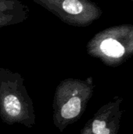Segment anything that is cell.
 <instances>
[{
  "instance_id": "1",
  "label": "cell",
  "mask_w": 133,
  "mask_h": 134,
  "mask_svg": "<svg viewBox=\"0 0 133 134\" xmlns=\"http://www.w3.org/2000/svg\"><path fill=\"white\" fill-rule=\"evenodd\" d=\"M24 82L19 73L0 68V118L9 125L31 128L35 123L34 110Z\"/></svg>"
},
{
  "instance_id": "3",
  "label": "cell",
  "mask_w": 133,
  "mask_h": 134,
  "mask_svg": "<svg viewBox=\"0 0 133 134\" xmlns=\"http://www.w3.org/2000/svg\"><path fill=\"white\" fill-rule=\"evenodd\" d=\"M89 56L108 67H118L133 57V24L114 25L96 33L87 43Z\"/></svg>"
},
{
  "instance_id": "6",
  "label": "cell",
  "mask_w": 133,
  "mask_h": 134,
  "mask_svg": "<svg viewBox=\"0 0 133 134\" xmlns=\"http://www.w3.org/2000/svg\"><path fill=\"white\" fill-rule=\"evenodd\" d=\"M29 9L27 6L22 9L0 13V27L22 23L27 19Z\"/></svg>"
},
{
  "instance_id": "7",
  "label": "cell",
  "mask_w": 133,
  "mask_h": 134,
  "mask_svg": "<svg viewBox=\"0 0 133 134\" xmlns=\"http://www.w3.org/2000/svg\"><path fill=\"white\" fill-rule=\"evenodd\" d=\"M26 6L19 0H0V13L22 9Z\"/></svg>"
},
{
  "instance_id": "4",
  "label": "cell",
  "mask_w": 133,
  "mask_h": 134,
  "mask_svg": "<svg viewBox=\"0 0 133 134\" xmlns=\"http://www.w3.org/2000/svg\"><path fill=\"white\" fill-rule=\"evenodd\" d=\"M63 23L74 27H88L103 14L101 8L91 0H32Z\"/></svg>"
},
{
  "instance_id": "2",
  "label": "cell",
  "mask_w": 133,
  "mask_h": 134,
  "mask_svg": "<svg viewBox=\"0 0 133 134\" xmlns=\"http://www.w3.org/2000/svg\"><path fill=\"white\" fill-rule=\"evenodd\" d=\"M93 91L92 77L85 80L69 78L59 84L54 95L53 108V122L60 132L81 118Z\"/></svg>"
},
{
  "instance_id": "5",
  "label": "cell",
  "mask_w": 133,
  "mask_h": 134,
  "mask_svg": "<svg viewBox=\"0 0 133 134\" xmlns=\"http://www.w3.org/2000/svg\"><path fill=\"white\" fill-rule=\"evenodd\" d=\"M122 99L115 97L102 106L85 125L79 134H118L123 111Z\"/></svg>"
},
{
  "instance_id": "8",
  "label": "cell",
  "mask_w": 133,
  "mask_h": 134,
  "mask_svg": "<svg viewBox=\"0 0 133 134\" xmlns=\"http://www.w3.org/2000/svg\"><path fill=\"white\" fill-rule=\"evenodd\" d=\"M130 1H132V2H133V0H130Z\"/></svg>"
}]
</instances>
